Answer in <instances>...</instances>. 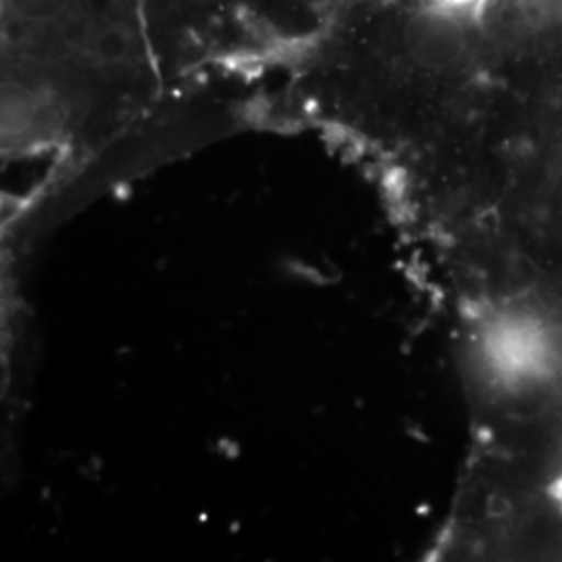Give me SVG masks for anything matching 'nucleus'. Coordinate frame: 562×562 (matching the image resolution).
I'll return each instance as SVG.
<instances>
[{
	"mask_svg": "<svg viewBox=\"0 0 562 562\" xmlns=\"http://www.w3.org/2000/svg\"><path fill=\"white\" fill-rule=\"evenodd\" d=\"M90 46L94 57L101 63H121L132 50L130 34L123 27H104L101 32L90 36Z\"/></svg>",
	"mask_w": 562,
	"mask_h": 562,
	"instance_id": "nucleus-2",
	"label": "nucleus"
},
{
	"mask_svg": "<svg viewBox=\"0 0 562 562\" xmlns=\"http://www.w3.org/2000/svg\"><path fill=\"white\" fill-rule=\"evenodd\" d=\"M404 46L408 57L423 69L443 71L464 57L467 36L452 11L434 4L408 18L404 25Z\"/></svg>",
	"mask_w": 562,
	"mask_h": 562,
	"instance_id": "nucleus-1",
	"label": "nucleus"
},
{
	"mask_svg": "<svg viewBox=\"0 0 562 562\" xmlns=\"http://www.w3.org/2000/svg\"><path fill=\"white\" fill-rule=\"evenodd\" d=\"M30 13L50 15L60 9V0H21Z\"/></svg>",
	"mask_w": 562,
	"mask_h": 562,
	"instance_id": "nucleus-3",
	"label": "nucleus"
},
{
	"mask_svg": "<svg viewBox=\"0 0 562 562\" xmlns=\"http://www.w3.org/2000/svg\"><path fill=\"white\" fill-rule=\"evenodd\" d=\"M438 7H442L446 11H452V13H457V11H462V9H469V7H475L477 2H482V0H434Z\"/></svg>",
	"mask_w": 562,
	"mask_h": 562,
	"instance_id": "nucleus-4",
	"label": "nucleus"
}]
</instances>
